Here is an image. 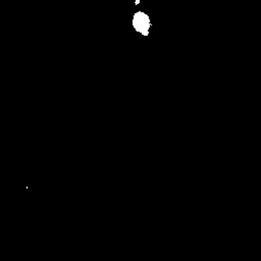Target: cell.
I'll return each instance as SVG.
<instances>
[{
    "label": "cell",
    "instance_id": "6da1fadb",
    "mask_svg": "<svg viewBox=\"0 0 261 261\" xmlns=\"http://www.w3.org/2000/svg\"><path fill=\"white\" fill-rule=\"evenodd\" d=\"M134 27L137 29L138 32L142 33L143 35H148V29L150 27L148 16L142 12L137 13L134 19Z\"/></svg>",
    "mask_w": 261,
    "mask_h": 261
}]
</instances>
